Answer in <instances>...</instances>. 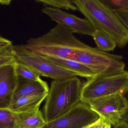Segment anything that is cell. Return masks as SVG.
Wrapping results in <instances>:
<instances>
[{"instance_id": "1", "label": "cell", "mask_w": 128, "mask_h": 128, "mask_svg": "<svg viewBox=\"0 0 128 128\" xmlns=\"http://www.w3.org/2000/svg\"><path fill=\"white\" fill-rule=\"evenodd\" d=\"M67 26L57 24L47 33L29 39L24 46L28 50L43 56L72 60L85 44Z\"/></svg>"}, {"instance_id": "3", "label": "cell", "mask_w": 128, "mask_h": 128, "mask_svg": "<svg viewBox=\"0 0 128 128\" xmlns=\"http://www.w3.org/2000/svg\"><path fill=\"white\" fill-rule=\"evenodd\" d=\"M83 85L76 77L52 82L44 107L47 122L61 116L81 102Z\"/></svg>"}, {"instance_id": "12", "label": "cell", "mask_w": 128, "mask_h": 128, "mask_svg": "<svg viewBox=\"0 0 128 128\" xmlns=\"http://www.w3.org/2000/svg\"><path fill=\"white\" fill-rule=\"evenodd\" d=\"M13 99L24 96L48 92L49 88L46 82L36 81L18 77Z\"/></svg>"}, {"instance_id": "4", "label": "cell", "mask_w": 128, "mask_h": 128, "mask_svg": "<svg viewBox=\"0 0 128 128\" xmlns=\"http://www.w3.org/2000/svg\"><path fill=\"white\" fill-rule=\"evenodd\" d=\"M121 55L112 54L85 44L72 60L86 66L96 76H108L123 72L125 64Z\"/></svg>"}, {"instance_id": "14", "label": "cell", "mask_w": 128, "mask_h": 128, "mask_svg": "<svg viewBox=\"0 0 128 128\" xmlns=\"http://www.w3.org/2000/svg\"><path fill=\"white\" fill-rule=\"evenodd\" d=\"M16 128H42L47 122L41 111L16 114Z\"/></svg>"}, {"instance_id": "26", "label": "cell", "mask_w": 128, "mask_h": 128, "mask_svg": "<svg viewBox=\"0 0 128 128\" xmlns=\"http://www.w3.org/2000/svg\"><path fill=\"white\" fill-rule=\"evenodd\" d=\"M11 0H0V3L2 5L8 6L10 4Z\"/></svg>"}, {"instance_id": "10", "label": "cell", "mask_w": 128, "mask_h": 128, "mask_svg": "<svg viewBox=\"0 0 128 128\" xmlns=\"http://www.w3.org/2000/svg\"><path fill=\"white\" fill-rule=\"evenodd\" d=\"M18 78L14 66L0 67V108H8L10 106Z\"/></svg>"}, {"instance_id": "8", "label": "cell", "mask_w": 128, "mask_h": 128, "mask_svg": "<svg viewBox=\"0 0 128 128\" xmlns=\"http://www.w3.org/2000/svg\"><path fill=\"white\" fill-rule=\"evenodd\" d=\"M100 118L90 106L81 102L61 116L42 128H84Z\"/></svg>"}, {"instance_id": "20", "label": "cell", "mask_w": 128, "mask_h": 128, "mask_svg": "<svg viewBox=\"0 0 128 128\" xmlns=\"http://www.w3.org/2000/svg\"><path fill=\"white\" fill-rule=\"evenodd\" d=\"M101 1L114 12L128 13V0H101Z\"/></svg>"}, {"instance_id": "17", "label": "cell", "mask_w": 128, "mask_h": 128, "mask_svg": "<svg viewBox=\"0 0 128 128\" xmlns=\"http://www.w3.org/2000/svg\"><path fill=\"white\" fill-rule=\"evenodd\" d=\"M35 2L48 6V7L59 9H62L74 11L78 10L73 0H36Z\"/></svg>"}, {"instance_id": "23", "label": "cell", "mask_w": 128, "mask_h": 128, "mask_svg": "<svg viewBox=\"0 0 128 128\" xmlns=\"http://www.w3.org/2000/svg\"><path fill=\"white\" fill-rule=\"evenodd\" d=\"M12 42L0 36V48L12 44Z\"/></svg>"}, {"instance_id": "15", "label": "cell", "mask_w": 128, "mask_h": 128, "mask_svg": "<svg viewBox=\"0 0 128 128\" xmlns=\"http://www.w3.org/2000/svg\"><path fill=\"white\" fill-rule=\"evenodd\" d=\"M92 36L97 48L103 51H112L117 46L114 40L98 30H95Z\"/></svg>"}, {"instance_id": "24", "label": "cell", "mask_w": 128, "mask_h": 128, "mask_svg": "<svg viewBox=\"0 0 128 128\" xmlns=\"http://www.w3.org/2000/svg\"><path fill=\"white\" fill-rule=\"evenodd\" d=\"M122 94L124 97H125V98H126L127 103H128V88ZM122 120H124V121L128 123V108L125 114L123 116Z\"/></svg>"}, {"instance_id": "13", "label": "cell", "mask_w": 128, "mask_h": 128, "mask_svg": "<svg viewBox=\"0 0 128 128\" xmlns=\"http://www.w3.org/2000/svg\"><path fill=\"white\" fill-rule=\"evenodd\" d=\"M46 58L57 65L75 73L77 76L86 78L87 79L96 76L95 73L89 67L78 61L68 59Z\"/></svg>"}, {"instance_id": "25", "label": "cell", "mask_w": 128, "mask_h": 128, "mask_svg": "<svg viewBox=\"0 0 128 128\" xmlns=\"http://www.w3.org/2000/svg\"><path fill=\"white\" fill-rule=\"evenodd\" d=\"M114 128H128V123L123 120H120Z\"/></svg>"}, {"instance_id": "5", "label": "cell", "mask_w": 128, "mask_h": 128, "mask_svg": "<svg viewBox=\"0 0 128 128\" xmlns=\"http://www.w3.org/2000/svg\"><path fill=\"white\" fill-rule=\"evenodd\" d=\"M128 88V72L108 76H95L83 84L81 102L89 105L93 101L117 94Z\"/></svg>"}, {"instance_id": "11", "label": "cell", "mask_w": 128, "mask_h": 128, "mask_svg": "<svg viewBox=\"0 0 128 128\" xmlns=\"http://www.w3.org/2000/svg\"><path fill=\"white\" fill-rule=\"evenodd\" d=\"M48 93L24 96L13 100L8 109L15 114L31 113L39 110Z\"/></svg>"}, {"instance_id": "21", "label": "cell", "mask_w": 128, "mask_h": 128, "mask_svg": "<svg viewBox=\"0 0 128 128\" xmlns=\"http://www.w3.org/2000/svg\"><path fill=\"white\" fill-rule=\"evenodd\" d=\"M111 127L110 124L100 118L96 121L84 128H111Z\"/></svg>"}, {"instance_id": "19", "label": "cell", "mask_w": 128, "mask_h": 128, "mask_svg": "<svg viewBox=\"0 0 128 128\" xmlns=\"http://www.w3.org/2000/svg\"><path fill=\"white\" fill-rule=\"evenodd\" d=\"M16 114L8 108H0V128H16Z\"/></svg>"}, {"instance_id": "22", "label": "cell", "mask_w": 128, "mask_h": 128, "mask_svg": "<svg viewBox=\"0 0 128 128\" xmlns=\"http://www.w3.org/2000/svg\"><path fill=\"white\" fill-rule=\"evenodd\" d=\"M114 12L120 20L128 30V13L117 11Z\"/></svg>"}, {"instance_id": "18", "label": "cell", "mask_w": 128, "mask_h": 128, "mask_svg": "<svg viewBox=\"0 0 128 128\" xmlns=\"http://www.w3.org/2000/svg\"><path fill=\"white\" fill-rule=\"evenodd\" d=\"M16 73L18 77L36 81H42L41 76L31 68L21 63L18 62L15 66Z\"/></svg>"}, {"instance_id": "7", "label": "cell", "mask_w": 128, "mask_h": 128, "mask_svg": "<svg viewBox=\"0 0 128 128\" xmlns=\"http://www.w3.org/2000/svg\"><path fill=\"white\" fill-rule=\"evenodd\" d=\"M89 106L100 118L113 127L122 120L128 108L127 102L121 93L96 100Z\"/></svg>"}, {"instance_id": "9", "label": "cell", "mask_w": 128, "mask_h": 128, "mask_svg": "<svg viewBox=\"0 0 128 128\" xmlns=\"http://www.w3.org/2000/svg\"><path fill=\"white\" fill-rule=\"evenodd\" d=\"M42 13L48 15L53 21L71 28L74 32L92 36L95 30L88 19L80 18L64 12L61 9L45 6L42 10Z\"/></svg>"}, {"instance_id": "2", "label": "cell", "mask_w": 128, "mask_h": 128, "mask_svg": "<svg viewBox=\"0 0 128 128\" xmlns=\"http://www.w3.org/2000/svg\"><path fill=\"white\" fill-rule=\"evenodd\" d=\"M74 4L95 30H98L114 40L123 48L128 43V30L115 12L101 0H73Z\"/></svg>"}, {"instance_id": "16", "label": "cell", "mask_w": 128, "mask_h": 128, "mask_svg": "<svg viewBox=\"0 0 128 128\" xmlns=\"http://www.w3.org/2000/svg\"><path fill=\"white\" fill-rule=\"evenodd\" d=\"M18 62L15 56L14 46L0 48V67L7 66H15Z\"/></svg>"}, {"instance_id": "6", "label": "cell", "mask_w": 128, "mask_h": 128, "mask_svg": "<svg viewBox=\"0 0 128 128\" xmlns=\"http://www.w3.org/2000/svg\"><path fill=\"white\" fill-rule=\"evenodd\" d=\"M14 50L18 62L31 68L41 76L52 78L54 80H64L77 76L75 73L57 65L46 57L28 50L24 45L14 46Z\"/></svg>"}]
</instances>
